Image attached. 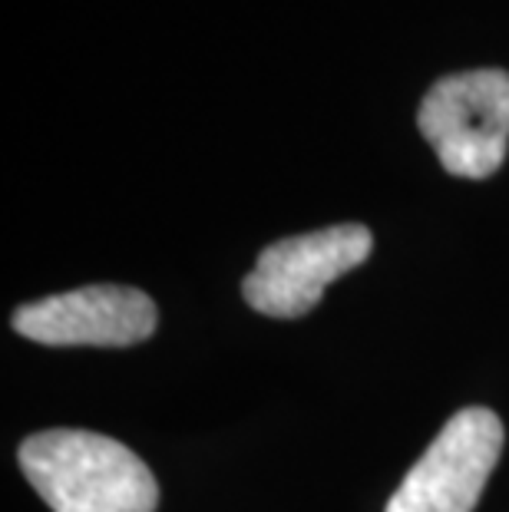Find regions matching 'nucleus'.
I'll return each mask as SVG.
<instances>
[{
    "label": "nucleus",
    "mask_w": 509,
    "mask_h": 512,
    "mask_svg": "<svg viewBox=\"0 0 509 512\" xmlns=\"http://www.w3.org/2000/svg\"><path fill=\"white\" fill-rule=\"evenodd\" d=\"M20 470L53 512H156V476L119 440L43 430L20 443Z\"/></svg>",
    "instance_id": "obj_1"
},
{
    "label": "nucleus",
    "mask_w": 509,
    "mask_h": 512,
    "mask_svg": "<svg viewBox=\"0 0 509 512\" xmlns=\"http://www.w3.org/2000/svg\"><path fill=\"white\" fill-rule=\"evenodd\" d=\"M417 126L450 176L490 179L509 152V73L443 76L420 103Z\"/></svg>",
    "instance_id": "obj_2"
},
{
    "label": "nucleus",
    "mask_w": 509,
    "mask_h": 512,
    "mask_svg": "<svg viewBox=\"0 0 509 512\" xmlns=\"http://www.w3.org/2000/svg\"><path fill=\"white\" fill-rule=\"evenodd\" d=\"M374 248L371 228L344 222L311 235L281 238L258 255L245 275L242 294L258 314L268 318H301L321 301L324 288L357 265Z\"/></svg>",
    "instance_id": "obj_3"
},
{
    "label": "nucleus",
    "mask_w": 509,
    "mask_h": 512,
    "mask_svg": "<svg viewBox=\"0 0 509 512\" xmlns=\"http://www.w3.org/2000/svg\"><path fill=\"white\" fill-rule=\"evenodd\" d=\"M503 453V423L486 407L447 420L384 512H473Z\"/></svg>",
    "instance_id": "obj_4"
},
{
    "label": "nucleus",
    "mask_w": 509,
    "mask_h": 512,
    "mask_svg": "<svg viewBox=\"0 0 509 512\" xmlns=\"http://www.w3.org/2000/svg\"><path fill=\"white\" fill-rule=\"evenodd\" d=\"M156 304L126 285H90L30 301L14 311V331L50 347H133L156 331Z\"/></svg>",
    "instance_id": "obj_5"
}]
</instances>
